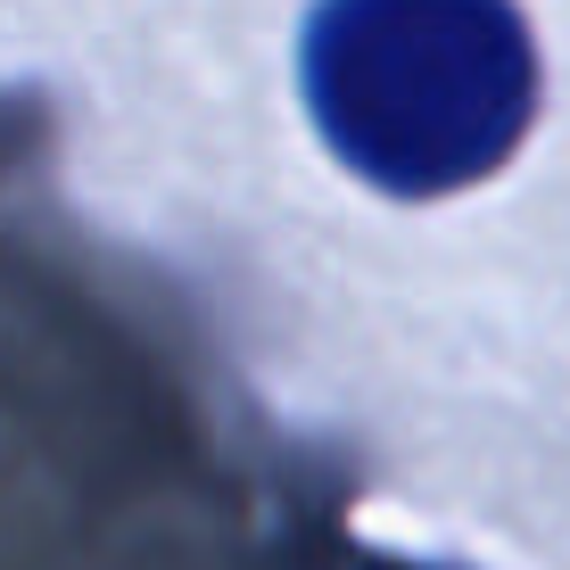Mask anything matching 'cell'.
<instances>
[{
  "label": "cell",
  "instance_id": "cell-1",
  "mask_svg": "<svg viewBox=\"0 0 570 570\" xmlns=\"http://www.w3.org/2000/svg\"><path fill=\"white\" fill-rule=\"evenodd\" d=\"M298 83L364 183L439 199L521 149L538 42L513 0H314Z\"/></svg>",
  "mask_w": 570,
  "mask_h": 570
}]
</instances>
